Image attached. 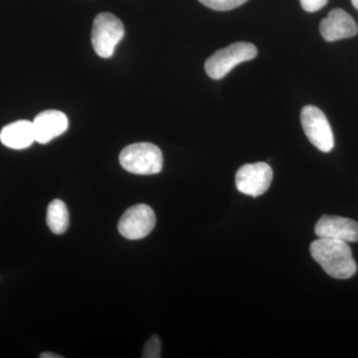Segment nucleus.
Instances as JSON below:
<instances>
[{
  "label": "nucleus",
  "instance_id": "15",
  "mask_svg": "<svg viewBox=\"0 0 358 358\" xmlns=\"http://www.w3.org/2000/svg\"><path fill=\"white\" fill-rule=\"evenodd\" d=\"M301 6L308 13H315L327 6L329 0H300Z\"/></svg>",
  "mask_w": 358,
  "mask_h": 358
},
{
  "label": "nucleus",
  "instance_id": "9",
  "mask_svg": "<svg viewBox=\"0 0 358 358\" xmlns=\"http://www.w3.org/2000/svg\"><path fill=\"white\" fill-rule=\"evenodd\" d=\"M320 31L326 41L334 42L355 36L358 32V26L346 11L336 8L329 11L327 17L320 22Z\"/></svg>",
  "mask_w": 358,
  "mask_h": 358
},
{
  "label": "nucleus",
  "instance_id": "3",
  "mask_svg": "<svg viewBox=\"0 0 358 358\" xmlns=\"http://www.w3.org/2000/svg\"><path fill=\"white\" fill-rule=\"evenodd\" d=\"M257 54L258 50L255 45L248 42H236L220 49L207 59L205 71L212 79L220 80L237 65L255 58Z\"/></svg>",
  "mask_w": 358,
  "mask_h": 358
},
{
  "label": "nucleus",
  "instance_id": "5",
  "mask_svg": "<svg viewBox=\"0 0 358 358\" xmlns=\"http://www.w3.org/2000/svg\"><path fill=\"white\" fill-rule=\"evenodd\" d=\"M301 121L306 136L315 148L322 152L333 150V129L322 110L315 106H306L301 110Z\"/></svg>",
  "mask_w": 358,
  "mask_h": 358
},
{
  "label": "nucleus",
  "instance_id": "10",
  "mask_svg": "<svg viewBox=\"0 0 358 358\" xmlns=\"http://www.w3.org/2000/svg\"><path fill=\"white\" fill-rule=\"evenodd\" d=\"M33 122L35 141L46 145L67 131L69 126L67 115L60 110H48L40 113Z\"/></svg>",
  "mask_w": 358,
  "mask_h": 358
},
{
  "label": "nucleus",
  "instance_id": "8",
  "mask_svg": "<svg viewBox=\"0 0 358 358\" xmlns=\"http://www.w3.org/2000/svg\"><path fill=\"white\" fill-rule=\"evenodd\" d=\"M315 233L319 238L355 243L358 242V222L350 218L326 214L315 224Z\"/></svg>",
  "mask_w": 358,
  "mask_h": 358
},
{
  "label": "nucleus",
  "instance_id": "7",
  "mask_svg": "<svg viewBox=\"0 0 358 358\" xmlns=\"http://www.w3.org/2000/svg\"><path fill=\"white\" fill-rule=\"evenodd\" d=\"M272 180V169L266 162L245 164L238 169L235 178L237 189L252 197L263 195L270 187Z\"/></svg>",
  "mask_w": 358,
  "mask_h": 358
},
{
  "label": "nucleus",
  "instance_id": "16",
  "mask_svg": "<svg viewBox=\"0 0 358 358\" xmlns=\"http://www.w3.org/2000/svg\"><path fill=\"white\" fill-rule=\"evenodd\" d=\"M40 357L41 358H62L61 355H55V353H51V352H45L42 353L41 355H40Z\"/></svg>",
  "mask_w": 358,
  "mask_h": 358
},
{
  "label": "nucleus",
  "instance_id": "11",
  "mask_svg": "<svg viewBox=\"0 0 358 358\" xmlns=\"http://www.w3.org/2000/svg\"><path fill=\"white\" fill-rule=\"evenodd\" d=\"M0 141L6 148L24 150L35 141L33 122L21 120L7 124L0 131Z\"/></svg>",
  "mask_w": 358,
  "mask_h": 358
},
{
  "label": "nucleus",
  "instance_id": "6",
  "mask_svg": "<svg viewBox=\"0 0 358 358\" xmlns=\"http://www.w3.org/2000/svg\"><path fill=\"white\" fill-rule=\"evenodd\" d=\"M157 217L148 205L138 204L124 211L117 229L122 237L129 240H140L154 230Z\"/></svg>",
  "mask_w": 358,
  "mask_h": 358
},
{
  "label": "nucleus",
  "instance_id": "14",
  "mask_svg": "<svg viewBox=\"0 0 358 358\" xmlns=\"http://www.w3.org/2000/svg\"><path fill=\"white\" fill-rule=\"evenodd\" d=\"M162 352V341L157 336H152L148 339L143 348V357L145 358H159Z\"/></svg>",
  "mask_w": 358,
  "mask_h": 358
},
{
  "label": "nucleus",
  "instance_id": "17",
  "mask_svg": "<svg viewBox=\"0 0 358 358\" xmlns=\"http://www.w3.org/2000/svg\"><path fill=\"white\" fill-rule=\"evenodd\" d=\"M352 6L355 7V8L358 10V0H352Z\"/></svg>",
  "mask_w": 358,
  "mask_h": 358
},
{
  "label": "nucleus",
  "instance_id": "4",
  "mask_svg": "<svg viewBox=\"0 0 358 358\" xmlns=\"http://www.w3.org/2000/svg\"><path fill=\"white\" fill-rule=\"evenodd\" d=\"M124 36V24L114 14L103 13L96 16L92 29V44L100 57H112L115 47Z\"/></svg>",
  "mask_w": 358,
  "mask_h": 358
},
{
  "label": "nucleus",
  "instance_id": "2",
  "mask_svg": "<svg viewBox=\"0 0 358 358\" xmlns=\"http://www.w3.org/2000/svg\"><path fill=\"white\" fill-rule=\"evenodd\" d=\"M120 162L124 171L138 176L159 173L164 164L162 150L154 143H138L122 150Z\"/></svg>",
  "mask_w": 358,
  "mask_h": 358
},
{
  "label": "nucleus",
  "instance_id": "12",
  "mask_svg": "<svg viewBox=\"0 0 358 358\" xmlns=\"http://www.w3.org/2000/svg\"><path fill=\"white\" fill-rule=\"evenodd\" d=\"M46 222L54 234L61 235L67 231L70 224L69 211L62 200L55 199L49 204Z\"/></svg>",
  "mask_w": 358,
  "mask_h": 358
},
{
  "label": "nucleus",
  "instance_id": "1",
  "mask_svg": "<svg viewBox=\"0 0 358 358\" xmlns=\"http://www.w3.org/2000/svg\"><path fill=\"white\" fill-rule=\"evenodd\" d=\"M310 255L334 279L346 280L357 272L352 249L346 242L319 238L310 245Z\"/></svg>",
  "mask_w": 358,
  "mask_h": 358
},
{
  "label": "nucleus",
  "instance_id": "13",
  "mask_svg": "<svg viewBox=\"0 0 358 358\" xmlns=\"http://www.w3.org/2000/svg\"><path fill=\"white\" fill-rule=\"evenodd\" d=\"M203 6L217 11L232 10L248 0H199Z\"/></svg>",
  "mask_w": 358,
  "mask_h": 358
}]
</instances>
